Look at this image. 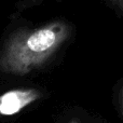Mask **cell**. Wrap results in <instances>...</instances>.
Segmentation results:
<instances>
[{
  "label": "cell",
  "mask_w": 123,
  "mask_h": 123,
  "mask_svg": "<svg viewBox=\"0 0 123 123\" xmlns=\"http://www.w3.org/2000/svg\"><path fill=\"white\" fill-rule=\"evenodd\" d=\"M40 98V93L34 89L11 90L0 95V115L13 116Z\"/></svg>",
  "instance_id": "cell-2"
},
{
  "label": "cell",
  "mask_w": 123,
  "mask_h": 123,
  "mask_svg": "<svg viewBox=\"0 0 123 123\" xmlns=\"http://www.w3.org/2000/svg\"><path fill=\"white\" fill-rule=\"evenodd\" d=\"M65 29L61 25H50L34 30L12 45L6 65L13 71H28L30 67L50 55L65 39Z\"/></svg>",
  "instance_id": "cell-1"
}]
</instances>
